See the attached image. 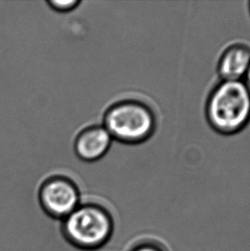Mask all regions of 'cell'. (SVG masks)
<instances>
[{"mask_svg":"<svg viewBox=\"0 0 250 251\" xmlns=\"http://www.w3.org/2000/svg\"><path fill=\"white\" fill-rule=\"evenodd\" d=\"M210 126L223 135H233L250 121V93L243 81H222L211 92L206 105Z\"/></svg>","mask_w":250,"mask_h":251,"instance_id":"cell-1","label":"cell"},{"mask_svg":"<svg viewBox=\"0 0 250 251\" xmlns=\"http://www.w3.org/2000/svg\"><path fill=\"white\" fill-rule=\"evenodd\" d=\"M104 127L112 139L125 144H139L152 136L156 118L149 105L136 100L114 103L104 115Z\"/></svg>","mask_w":250,"mask_h":251,"instance_id":"cell-2","label":"cell"},{"mask_svg":"<svg viewBox=\"0 0 250 251\" xmlns=\"http://www.w3.org/2000/svg\"><path fill=\"white\" fill-rule=\"evenodd\" d=\"M113 220L100 205L80 204L63 220L62 230L71 244L82 250H95L105 245L112 237Z\"/></svg>","mask_w":250,"mask_h":251,"instance_id":"cell-3","label":"cell"},{"mask_svg":"<svg viewBox=\"0 0 250 251\" xmlns=\"http://www.w3.org/2000/svg\"><path fill=\"white\" fill-rule=\"evenodd\" d=\"M41 207L51 217L64 220L80 205V191L73 180L67 176H52L40 188Z\"/></svg>","mask_w":250,"mask_h":251,"instance_id":"cell-4","label":"cell"},{"mask_svg":"<svg viewBox=\"0 0 250 251\" xmlns=\"http://www.w3.org/2000/svg\"><path fill=\"white\" fill-rule=\"evenodd\" d=\"M112 142V137L104 126H89L75 137V152L81 160L92 162L105 156Z\"/></svg>","mask_w":250,"mask_h":251,"instance_id":"cell-5","label":"cell"},{"mask_svg":"<svg viewBox=\"0 0 250 251\" xmlns=\"http://www.w3.org/2000/svg\"><path fill=\"white\" fill-rule=\"evenodd\" d=\"M250 66V48L247 45H231L221 55L218 72L222 81H243Z\"/></svg>","mask_w":250,"mask_h":251,"instance_id":"cell-6","label":"cell"},{"mask_svg":"<svg viewBox=\"0 0 250 251\" xmlns=\"http://www.w3.org/2000/svg\"><path fill=\"white\" fill-rule=\"evenodd\" d=\"M49 7L57 12H70L81 4L80 0H49L47 2Z\"/></svg>","mask_w":250,"mask_h":251,"instance_id":"cell-7","label":"cell"},{"mask_svg":"<svg viewBox=\"0 0 250 251\" xmlns=\"http://www.w3.org/2000/svg\"><path fill=\"white\" fill-rule=\"evenodd\" d=\"M130 251H166V249L156 242L145 241L139 243Z\"/></svg>","mask_w":250,"mask_h":251,"instance_id":"cell-8","label":"cell"},{"mask_svg":"<svg viewBox=\"0 0 250 251\" xmlns=\"http://www.w3.org/2000/svg\"><path fill=\"white\" fill-rule=\"evenodd\" d=\"M243 82H244V84H245V86L247 87L248 90H249V92L250 93V68H249V70H248L246 75H245V76H244Z\"/></svg>","mask_w":250,"mask_h":251,"instance_id":"cell-9","label":"cell"},{"mask_svg":"<svg viewBox=\"0 0 250 251\" xmlns=\"http://www.w3.org/2000/svg\"></svg>","mask_w":250,"mask_h":251,"instance_id":"cell-10","label":"cell"}]
</instances>
